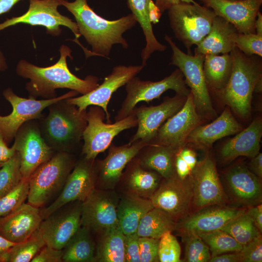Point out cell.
Wrapping results in <instances>:
<instances>
[{"mask_svg": "<svg viewBox=\"0 0 262 262\" xmlns=\"http://www.w3.org/2000/svg\"><path fill=\"white\" fill-rule=\"evenodd\" d=\"M60 57L57 62L48 67H39L26 60H20L16 71L19 76L29 79L26 89L31 98L41 97L47 99L56 97L55 90L67 88L82 95L86 94L99 85L98 78L89 75L82 79L74 75L69 69L66 58H72L71 50L63 45L60 49Z\"/></svg>", "mask_w": 262, "mask_h": 262, "instance_id": "obj_1", "label": "cell"}, {"mask_svg": "<svg viewBox=\"0 0 262 262\" xmlns=\"http://www.w3.org/2000/svg\"><path fill=\"white\" fill-rule=\"evenodd\" d=\"M61 2L74 16L81 35L91 46L92 55L108 58L115 44H120L125 49L128 48L123 34L137 23L132 14L109 20L98 15L87 0H61Z\"/></svg>", "mask_w": 262, "mask_h": 262, "instance_id": "obj_2", "label": "cell"}, {"mask_svg": "<svg viewBox=\"0 0 262 262\" xmlns=\"http://www.w3.org/2000/svg\"><path fill=\"white\" fill-rule=\"evenodd\" d=\"M232 67L223 88L215 93L221 101L243 120L251 114L255 86L262 77V60L257 55H246L235 47L230 52Z\"/></svg>", "mask_w": 262, "mask_h": 262, "instance_id": "obj_3", "label": "cell"}, {"mask_svg": "<svg viewBox=\"0 0 262 262\" xmlns=\"http://www.w3.org/2000/svg\"><path fill=\"white\" fill-rule=\"evenodd\" d=\"M48 107L49 114L40 130L42 136L54 151L68 152L82 137L87 125V111H79L66 99Z\"/></svg>", "mask_w": 262, "mask_h": 262, "instance_id": "obj_4", "label": "cell"}, {"mask_svg": "<svg viewBox=\"0 0 262 262\" xmlns=\"http://www.w3.org/2000/svg\"><path fill=\"white\" fill-rule=\"evenodd\" d=\"M167 11L175 37L182 42L187 53L192 54V47L198 45L208 34L215 14L197 2H180Z\"/></svg>", "mask_w": 262, "mask_h": 262, "instance_id": "obj_5", "label": "cell"}, {"mask_svg": "<svg viewBox=\"0 0 262 262\" xmlns=\"http://www.w3.org/2000/svg\"><path fill=\"white\" fill-rule=\"evenodd\" d=\"M74 166L67 152H58L39 166L29 178L28 203L40 208L63 188Z\"/></svg>", "mask_w": 262, "mask_h": 262, "instance_id": "obj_6", "label": "cell"}, {"mask_svg": "<svg viewBox=\"0 0 262 262\" xmlns=\"http://www.w3.org/2000/svg\"><path fill=\"white\" fill-rule=\"evenodd\" d=\"M164 39L172 50L169 64L176 66L182 73L186 85L190 88L197 112L202 119L210 120L214 118L216 113L213 106L203 73L205 55L185 53L166 34Z\"/></svg>", "mask_w": 262, "mask_h": 262, "instance_id": "obj_7", "label": "cell"}, {"mask_svg": "<svg viewBox=\"0 0 262 262\" xmlns=\"http://www.w3.org/2000/svg\"><path fill=\"white\" fill-rule=\"evenodd\" d=\"M87 125L82 134V154L89 160H95L98 155L109 148L114 138L123 131L137 126L133 112L114 123L104 122L105 112L100 107L91 106L86 113Z\"/></svg>", "mask_w": 262, "mask_h": 262, "instance_id": "obj_8", "label": "cell"}, {"mask_svg": "<svg viewBox=\"0 0 262 262\" xmlns=\"http://www.w3.org/2000/svg\"><path fill=\"white\" fill-rule=\"evenodd\" d=\"M126 85V97L115 117V121L130 115L139 102H149L158 98L168 90H173L176 94L186 97L190 93L179 68L159 81H142L136 76Z\"/></svg>", "mask_w": 262, "mask_h": 262, "instance_id": "obj_9", "label": "cell"}, {"mask_svg": "<svg viewBox=\"0 0 262 262\" xmlns=\"http://www.w3.org/2000/svg\"><path fill=\"white\" fill-rule=\"evenodd\" d=\"M79 93L72 90L59 97L36 100L20 97L8 88L4 90L3 95L12 107L11 113L6 116L0 115V133L5 142H10L15 138L18 130L25 123L42 116L43 111L59 100L74 97Z\"/></svg>", "mask_w": 262, "mask_h": 262, "instance_id": "obj_10", "label": "cell"}, {"mask_svg": "<svg viewBox=\"0 0 262 262\" xmlns=\"http://www.w3.org/2000/svg\"><path fill=\"white\" fill-rule=\"evenodd\" d=\"M29 7L22 15L8 18L0 23V31L19 23L31 26H41L46 28L47 33L54 36L60 35V26L68 28L74 34L75 41L78 44V38L81 36L76 22L68 17L61 14L58 11L61 5V0H28Z\"/></svg>", "mask_w": 262, "mask_h": 262, "instance_id": "obj_11", "label": "cell"}, {"mask_svg": "<svg viewBox=\"0 0 262 262\" xmlns=\"http://www.w3.org/2000/svg\"><path fill=\"white\" fill-rule=\"evenodd\" d=\"M153 206L167 213L176 222L192 211L193 192L190 175L184 179L176 173L163 178L149 198Z\"/></svg>", "mask_w": 262, "mask_h": 262, "instance_id": "obj_12", "label": "cell"}, {"mask_svg": "<svg viewBox=\"0 0 262 262\" xmlns=\"http://www.w3.org/2000/svg\"><path fill=\"white\" fill-rule=\"evenodd\" d=\"M193 192L194 212L204 208L225 205L228 201L212 156L205 155L190 175Z\"/></svg>", "mask_w": 262, "mask_h": 262, "instance_id": "obj_13", "label": "cell"}, {"mask_svg": "<svg viewBox=\"0 0 262 262\" xmlns=\"http://www.w3.org/2000/svg\"><path fill=\"white\" fill-rule=\"evenodd\" d=\"M202 120L190 92L181 108L163 123L149 145L166 146L177 151L186 146L189 135Z\"/></svg>", "mask_w": 262, "mask_h": 262, "instance_id": "obj_14", "label": "cell"}, {"mask_svg": "<svg viewBox=\"0 0 262 262\" xmlns=\"http://www.w3.org/2000/svg\"><path fill=\"white\" fill-rule=\"evenodd\" d=\"M15 139L22 178L29 179L39 166L51 158L54 150L44 139L37 124L31 121L21 126Z\"/></svg>", "mask_w": 262, "mask_h": 262, "instance_id": "obj_15", "label": "cell"}, {"mask_svg": "<svg viewBox=\"0 0 262 262\" xmlns=\"http://www.w3.org/2000/svg\"><path fill=\"white\" fill-rule=\"evenodd\" d=\"M144 67L142 65L115 66L112 72L104 78L102 83L95 89L81 96L66 98V100L76 106L80 112L86 111L90 106L100 107L105 112L107 122L111 123L108 105L113 94L136 76Z\"/></svg>", "mask_w": 262, "mask_h": 262, "instance_id": "obj_16", "label": "cell"}, {"mask_svg": "<svg viewBox=\"0 0 262 262\" xmlns=\"http://www.w3.org/2000/svg\"><path fill=\"white\" fill-rule=\"evenodd\" d=\"M94 160L84 159L75 165L68 176L62 191L49 206L41 211L46 218L67 204L83 201L95 188L97 180Z\"/></svg>", "mask_w": 262, "mask_h": 262, "instance_id": "obj_17", "label": "cell"}, {"mask_svg": "<svg viewBox=\"0 0 262 262\" xmlns=\"http://www.w3.org/2000/svg\"><path fill=\"white\" fill-rule=\"evenodd\" d=\"M115 194L94 189L81 202V226L100 234L117 225Z\"/></svg>", "mask_w": 262, "mask_h": 262, "instance_id": "obj_18", "label": "cell"}, {"mask_svg": "<svg viewBox=\"0 0 262 262\" xmlns=\"http://www.w3.org/2000/svg\"><path fill=\"white\" fill-rule=\"evenodd\" d=\"M186 98L176 94L172 98L165 97L163 101L157 106L135 107L132 112L137 119V129L128 143L142 140L149 145L163 123L181 108Z\"/></svg>", "mask_w": 262, "mask_h": 262, "instance_id": "obj_19", "label": "cell"}, {"mask_svg": "<svg viewBox=\"0 0 262 262\" xmlns=\"http://www.w3.org/2000/svg\"><path fill=\"white\" fill-rule=\"evenodd\" d=\"M246 209L225 205L210 206L191 213L176 223L175 229L182 235L199 234L220 229Z\"/></svg>", "mask_w": 262, "mask_h": 262, "instance_id": "obj_20", "label": "cell"}, {"mask_svg": "<svg viewBox=\"0 0 262 262\" xmlns=\"http://www.w3.org/2000/svg\"><path fill=\"white\" fill-rule=\"evenodd\" d=\"M81 205L63 211L59 209L42 220L38 230L46 245L63 249L81 226Z\"/></svg>", "mask_w": 262, "mask_h": 262, "instance_id": "obj_21", "label": "cell"}, {"mask_svg": "<svg viewBox=\"0 0 262 262\" xmlns=\"http://www.w3.org/2000/svg\"><path fill=\"white\" fill-rule=\"evenodd\" d=\"M216 16L233 24L240 33H255V21L262 0H198Z\"/></svg>", "mask_w": 262, "mask_h": 262, "instance_id": "obj_22", "label": "cell"}, {"mask_svg": "<svg viewBox=\"0 0 262 262\" xmlns=\"http://www.w3.org/2000/svg\"><path fill=\"white\" fill-rule=\"evenodd\" d=\"M147 145L142 140L121 146L111 144L107 156L95 166L97 179L102 188L112 189L119 180L126 166Z\"/></svg>", "mask_w": 262, "mask_h": 262, "instance_id": "obj_23", "label": "cell"}, {"mask_svg": "<svg viewBox=\"0 0 262 262\" xmlns=\"http://www.w3.org/2000/svg\"><path fill=\"white\" fill-rule=\"evenodd\" d=\"M231 198L235 202L248 207L261 203L260 180L243 164H234L224 174Z\"/></svg>", "mask_w": 262, "mask_h": 262, "instance_id": "obj_24", "label": "cell"}, {"mask_svg": "<svg viewBox=\"0 0 262 262\" xmlns=\"http://www.w3.org/2000/svg\"><path fill=\"white\" fill-rule=\"evenodd\" d=\"M43 219L39 208L24 203L0 217V235L15 243L23 242L38 229Z\"/></svg>", "mask_w": 262, "mask_h": 262, "instance_id": "obj_25", "label": "cell"}, {"mask_svg": "<svg viewBox=\"0 0 262 262\" xmlns=\"http://www.w3.org/2000/svg\"><path fill=\"white\" fill-rule=\"evenodd\" d=\"M242 130L228 106L212 122L196 127L189 135L186 145L202 150H208L213 144L223 137L234 134Z\"/></svg>", "mask_w": 262, "mask_h": 262, "instance_id": "obj_26", "label": "cell"}, {"mask_svg": "<svg viewBox=\"0 0 262 262\" xmlns=\"http://www.w3.org/2000/svg\"><path fill=\"white\" fill-rule=\"evenodd\" d=\"M262 136V120L255 118L221 147L219 155L225 163H230L239 156L253 158L260 152Z\"/></svg>", "mask_w": 262, "mask_h": 262, "instance_id": "obj_27", "label": "cell"}, {"mask_svg": "<svg viewBox=\"0 0 262 262\" xmlns=\"http://www.w3.org/2000/svg\"><path fill=\"white\" fill-rule=\"evenodd\" d=\"M239 33L231 23L216 16L209 33L195 48L194 53L203 55L229 53L235 47V40Z\"/></svg>", "mask_w": 262, "mask_h": 262, "instance_id": "obj_28", "label": "cell"}, {"mask_svg": "<svg viewBox=\"0 0 262 262\" xmlns=\"http://www.w3.org/2000/svg\"><path fill=\"white\" fill-rule=\"evenodd\" d=\"M127 6L139 23L145 37L146 44L141 54L142 65L145 66L153 52L164 51L167 48L156 39L153 31L151 16L157 6L152 0H127Z\"/></svg>", "mask_w": 262, "mask_h": 262, "instance_id": "obj_29", "label": "cell"}, {"mask_svg": "<svg viewBox=\"0 0 262 262\" xmlns=\"http://www.w3.org/2000/svg\"><path fill=\"white\" fill-rule=\"evenodd\" d=\"M154 208L150 200L130 193L123 196L118 203V224L125 235L136 232L143 216Z\"/></svg>", "mask_w": 262, "mask_h": 262, "instance_id": "obj_30", "label": "cell"}, {"mask_svg": "<svg viewBox=\"0 0 262 262\" xmlns=\"http://www.w3.org/2000/svg\"><path fill=\"white\" fill-rule=\"evenodd\" d=\"M232 67L231 54L205 55L203 73L209 92L223 88L230 77Z\"/></svg>", "mask_w": 262, "mask_h": 262, "instance_id": "obj_31", "label": "cell"}, {"mask_svg": "<svg viewBox=\"0 0 262 262\" xmlns=\"http://www.w3.org/2000/svg\"><path fill=\"white\" fill-rule=\"evenodd\" d=\"M145 148L147 150L138 160L141 166L157 172L163 178H169L176 173L175 160L177 151L159 145H148Z\"/></svg>", "mask_w": 262, "mask_h": 262, "instance_id": "obj_32", "label": "cell"}, {"mask_svg": "<svg viewBox=\"0 0 262 262\" xmlns=\"http://www.w3.org/2000/svg\"><path fill=\"white\" fill-rule=\"evenodd\" d=\"M125 238L119 225L100 234L95 249V262H125Z\"/></svg>", "mask_w": 262, "mask_h": 262, "instance_id": "obj_33", "label": "cell"}, {"mask_svg": "<svg viewBox=\"0 0 262 262\" xmlns=\"http://www.w3.org/2000/svg\"><path fill=\"white\" fill-rule=\"evenodd\" d=\"M87 228L81 226L63 248L62 262H93L95 245Z\"/></svg>", "mask_w": 262, "mask_h": 262, "instance_id": "obj_34", "label": "cell"}, {"mask_svg": "<svg viewBox=\"0 0 262 262\" xmlns=\"http://www.w3.org/2000/svg\"><path fill=\"white\" fill-rule=\"evenodd\" d=\"M129 171L126 184L130 194L149 199L158 188L161 176L135 162Z\"/></svg>", "mask_w": 262, "mask_h": 262, "instance_id": "obj_35", "label": "cell"}, {"mask_svg": "<svg viewBox=\"0 0 262 262\" xmlns=\"http://www.w3.org/2000/svg\"><path fill=\"white\" fill-rule=\"evenodd\" d=\"M176 222L165 211L154 207L142 218L136 233L139 237L160 238L175 230Z\"/></svg>", "mask_w": 262, "mask_h": 262, "instance_id": "obj_36", "label": "cell"}, {"mask_svg": "<svg viewBox=\"0 0 262 262\" xmlns=\"http://www.w3.org/2000/svg\"><path fill=\"white\" fill-rule=\"evenodd\" d=\"M220 229L230 235L242 246L261 234L246 211L230 220Z\"/></svg>", "mask_w": 262, "mask_h": 262, "instance_id": "obj_37", "label": "cell"}, {"mask_svg": "<svg viewBox=\"0 0 262 262\" xmlns=\"http://www.w3.org/2000/svg\"><path fill=\"white\" fill-rule=\"evenodd\" d=\"M208 246L211 257L229 252L239 251L242 245L226 232L217 229L197 234Z\"/></svg>", "mask_w": 262, "mask_h": 262, "instance_id": "obj_38", "label": "cell"}, {"mask_svg": "<svg viewBox=\"0 0 262 262\" xmlns=\"http://www.w3.org/2000/svg\"><path fill=\"white\" fill-rule=\"evenodd\" d=\"M46 245L38 229L26 240L16 243L8 251V262H29Z\"/></svg>", "mask_w": 262, "mask_h": 262, "instance_id": "obj_39", "label": "cell"}, {"mask_svg": "<svg viewBox=\"0 0 262 262\" xmlns=\"http://www.w3.org/2000/svg\"><path fill=\"white\" fill-rule=\"evenodd\" d=\"M22 179L20 157L16 151L0 168V198L13 189Z\"/></svg>", "mask_w": 262, "mask_h": 262, "instance_id": "obj_40", "label": "cell"}, {"mask_svg": "<svg viewBox=\"0 0 262 262\" xmlns=\"http://www.w3.org/2000/svg\"><path fill=\"white\" fill-rule=\"evenodd\" d=\"M29 179H22L11 191L0 198V217L18 208L28 198Z\"/></svg>", "mask_w": 262, "mask_h": 262, "instance_id": "obj_41", "label": "cell"}, {"mask_svg": "<svg viewBox=\"0 0 262 262\" xmlns=\"http://www.w3.org/2000/svg\"><path fill=\"white\" fill-rule=\"evenodd\" d=\"M182 236L185 242V262H209L211 258L210 249L199 236L196 234H188Z\"/></svg>", "mask_w": 262, "mask_h": 262, "instance_id": "obj_42", "label": "cell"}, {"mask_svg": "<svg viewBox=\"0 0 262 262\" xmlns=\"http://www.w3.org/2000/svg\"><path fill=\"white\" fill-rule=\"evenodd\" d=\"M181 248L171 231L164 233L159 239L158 256L161 262H180Z\"/></svg>", "mask_w": 262, "mask_h": 262, "instance_id": "obj_43", "label": "cell"}, {"mask_svg": "<svg viewBox=\"0 0 262 262\" xmlns=\"http://www.w3.org/2000/svg\"><path fill=\"white\" fill-rule=\"evenodd\" d=\"M235 46L246 55L262 56V35L256 33H239L235 38Z\"/></svg>", "mask_w": 262, "mask_h": 262, "instance_id": "obj_44", "label": "cell"}, {"mask_svg": "<svg viewBox=\"0 0 262 262\" xmlns=\"http://www.w3.org/2000/svg\"><path fill=\"white\" fill-rule=\"evenodd\" d=\"M239 262H262V237L261 234L242 246L238 252Z\"/></svg>", "mask_w": 262, "mask_h": 262, "instance_id": "obj_45", "label": "cell"}, {"mask_svg": "<svg viewBox=\"0 0 262 262\" xmlns=\"http://www.w3.org/2000/svg\"><path fill=\"white\" fill-rule=\"evenodd\" d=\"M159 239L139 237L140 262H159L158 245Z\"/></svg>", "mask_w": 262, "mask_h": 262, "instance_id": "obj_46", "label": "cell"}, {"mask_svg": "<svg viewBox=\"0 0 262 262\" xmlns=\"http://www.w3.org/2000/svg\"><path fill=\"white\" fill-rule=\"evenodd\" d=\"M139 237L137 233L125 235V254L126 262H140Z\"/></svg>", "mask_w": 262, "mask_h": 262, "instance_id": "obj_47", "label": "cell"}, {"mask_svg": "<svg viewBox=\"0 0 262 262\" xmlns=\"http://www.w3.org/2000/svg\"><path fill=\"white\" fill-rule=\"evenodd\" d=\"M63 249H56L45 245L32 259V262H62Z\"/></svg>", "mask_w": 262, "mask_h": 262, "instance_id": "obj_48", "label": "cell"}, {"mask_svg": "<svg viewBox=\"0 0 262 262\" xmlns=\"http://www.w3.org/2000/svg\"><path fill=\"white\" fill-rule=\"evenodd\" d=\"M175 166L176 174L181 179L187 178L192 172L188 165L177 152L175 156Z\"/></svg>", "mask_w": 262, "mask_h": 262, "instance_id": "obj_49", "label": "cell"}, {"mask_svg": "<svg viewBox=\"0 0 262 262\" xmlns=\"http://www.w3.org/2000/svg\"><path fill=\"white\" fill-rule=\"evenodd\" d=\"M177 152L184 160L192 171L197 163L196 155L195 151L185 146L179 149Z\"/></svg>", "mask_w": 262, "mask_h": 262, "instance_id": "obj_50", "label": "cell"}, {"mask_svg": "<svg viewBox=\"0 0 262 262\" xmlns=\"http://www.w3.org/2000/svg\"><path fill=\"white\" fill-rule=\"evenodd\" d=\"M246 213L252 219L255 225L262 233V205L251 206L246 210Z\"/></svg>", "mask_w": 262, "mask_h": 262, "instance_id": "obj_51", "label": "cell"}, {"mask_svg": "<svg viewBox=\"0 0 262 262\" xmlns=\"http://www.w3.org/2000/svg\"><path fill=\"white\" fill-rule=\"evenodd\" d=\"M16 152L13 144L11 147H8L2 136L0 133V162H5L12 158Z\"/></svg>", "mask_w": 262, "mask_h": 262, "instance_id": "obj_52", "label": "cell"}, {"mask_svg": "<svg viewBox=\"0 0 262 262\" xmlns=\"http://www.w3.org/2000/svg\"><path fill=\"white\" fill-rule=\"evenodd\" d=\"M180 2H187L195 3L194 0H155V4L163 14L166 10H168L173 6Z\"/></svg>", "mask_w": 262, "mask_h": 262, "instance_id": "obj_53", "label": "cell"}, {"mask_svg": "<svg viewBox=\"0 0 262 262\" xmlns=\"http://www.w3.org/2000/svg\"><path fill=\"white\" fill-rule=\"evenodd\" d=\"M251 172L260 180L262 178V154L259 152L255 157L252 158L249 164Z\"/></svg>", "mask_w": 262, "mask_h": 262, "instance_id": "obj_54", "label": "cell"}, {"mask_svg": "<svg viewBox=\"0 0 262 262\" xmlns=\"http://www.w3.org/2000/svg\"><path fill=\"white\" fill-rule=\"evenodd\" d=\"M210 262H239L238 252H229L211 257Z\"/></svg>", "mask_w": 262, "mask_h": 262, "instance_id": "obj_55", "label": "cell"}, {"mask_svg": "<svg viewBox=\"0 0 262 262\" xmlns=\"http://www.w3.org/2000/svg\"><path fill=\"white\" fill-rule=\"evenodd\" d=\"M16 244L0 235V262H6L7 252Z\"/></svg>", "mask_w": 262, "mask_h": 262, "instance_id": "obj_56", "label": "cell"}, {"mask_svg": "<svg viewBox=\"0 0 262 262\" xmlns=\"http://www.w3.org/2000/svg\"><path fill=\"white\" fill-rule=\"evenodd\" d=\"M21 0H0V15L9 12Z\"/></svg>", "mask_w": 262, "mask_h": 262, "instance_id": "obj_57", "label": "cell"}, {"mask_svg": "<svg viewBox=\"0 0 262 262\" xmlns=\"http://www.w3.org/2000/svg\"><path fill=\"white\" fill-rule=\"evenodd\" d=\"M255 33L262 35V14L258 12L255 21Z\"/></svg>", "mask_w": 262, "mask_h": 262, "instance_id": "obj_58", "label": "cell"}, {"mask_svg": "<svg viewBox=\"0 0 262 262\" xmlns=\"http://www.w3.org/2000/svg\"><path fill=\"white\" fill-rule=\"evenodd\" d=\"M7 68V65L6 62L5 58L0 50V70L4 71Z\"/></svg>", "mask_w": 262, "mask_h": 262, "instance_id": "obj_59", "label": "cell"}, {"mask_svg": "<svg viewBox=\"0 0 262 262\" xmlns=\"http://www.w3.org/2000/svg\"><path fill=\"white\" fill-rule=\"evenodd\" d=\"M262 92V77L257 82L254 89V92L261 94Z\"/></svg>", "mask_w": 262, "mask_h": 262, "instance_id": "obj_60", "label": "cell"}, {"mask_svg": "<svg viewBox=\"0 0 262 262\" xmlns=\"http://www.w3.org/2000/svg\"><path fill=\"white\" fill-rule=\"evenodd\" d=\"M4 163V162H0V168L1 167V166Z\"/></svg>", "mask_w": 262, "mask_h": 262, "instance_id": "obj_61", "label": "cell"}, {"mask_svg": "<svg viewBox=\"0 0 262 262\" xmlns=\"http://www.w3.org/2000/svg\"><path fill=\"white\" fill-rule=\"evenodd\" d=\"M231 0V1H238V0Z\"/></svg>", "mask_w": 262, "mask_h": 262, "instance_id": "obj_62", "label": "cell"}]
</instances>
